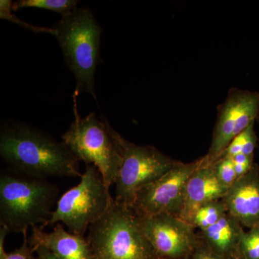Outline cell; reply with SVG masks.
<instances>
[{
    "label": "cell",
    "instance_id": "cell-1",
    "mask_svg": "<svg viewBox=\"0 0 259 259\" xmlns=\"http://www.w3.org/2000/svg\"><path fill=\"white\" fill-rule=\"evenodd\" d=\"M0 156L8 169L34 178L82 175L79 160L62 140L22 122L1 125Z\"/></svg>",
    "mask_w": 259,
    "mask_h": 259
},
{
    "label": "cell",
    "instance_id": "cell-2",
    "mask_svg": "<svg viewBox=\"0 0 259 259\" xmlns=\"http://www.w3.org/2000/svg\"><path fill=\"white\" fill-rule=\"evenodd\" d=\"M59 193V187L46 179L2 170L0 226L23 234L39 223L42 228L51 219Z\"/></svg>",
    "mask_w": 259,
    "mask_h": 259
},
{
    "label": "cell",
    "instance_id": "cell-3",
    "mask_svg": "<svg viewBox=\"0 0 259 259\" xmlns=\"http://www.w3.org/2000/svg\"><path fill=\"white\" fill-rule=\"evenodd\" d=\"M53 28L65 62L76 78L72 97L77 98L81 94L88 93L97 102L95 80L102 29L93 11L87 8H77L61 17Z\"/></svg>",
    "mask_w": 259,
    "mask_h": 259
},
{
    "label": "cell",
    "instance_id": "cell-4",
    "mask_svg": "<svg viewBox=\"0 0 259 259\" xmlns=\"http://www.w3.org/2000/svg\"><path fill=\"white\" fill-rule=\"evenodd\" d=\"M94 259H161L143 233L132 207L113 202L88 228Z\"/></svg>",
    "mask_w": 259,
    "mask_h": 259
},
{
    "label": "cell",
    "instance_id": "cell-5",
    "mask_svg": "<svg viewBox=\"0 0 259 259\" xmlns=\"http://www.w3.org/2000/svg\"><path fill=\"white\" fill-rule=\"evenodd\" d=\"M74 101V120L61 136V140L79 161L93 165L109 187L115 185L122 156L106 118L91 112L81 117L78 112L76 97Z\"/></svg>",
    "mask_w": 259,
    "mask_h": 259
},
{
    "label": "cell",
    "instance_id": "cell-6",
    "mask_svg": "<svg viewBox=\"0 0 259 259\" xmlns=\"http://www.w3.org/2000/svg\"><path fill=\"white\" fill-rule=\"evenodd\" d=\"M77 185L59 198L51 219L42 228L62 223L69 232L84 236L89 227L96 222L115 202L110 188L100 172L93 165H86Z\"/></svg>",
    "mask_w": 259,
    "mask_h": 259
},
{
    "label": "cell",
    "instance_id": "cell-7",
    "mask_svg": "<svg viewBox=\"0 0 259 259\" xmlns=\"http://www.w3.org/2000/svg\"><path fill=\"white\" fill-rule=\"evenodd\" d=\"M112 133L122 156L115 183V201L132 207L136 194L141 189L157 180L178 162L152 146H139L129 142L113 127Z\"/></svg>",
    "mask_w": 259,
    "mask_h": 259
},
{
    "label": "cell",
    "instance_id": "cell-8",
    "mask_svg": "<svg viewBox=\"0 0 259 259\" xmlns=\"http://www.w3.org/2000/svg\"><path fill=\"white\" fill-rule=\"evenodd\" d=\"M206 158L190 163H177L157 180L136 194L132 208L138 216L169 214L178 217L187 182Z\"/></svg>",
    "mask_w": 259,
    "mask_h": 259
},
{
    "label": "cell",
    "instance_id": "cell-9",
    "mask_svg": "<svg viewBox=\"0 0 259 259\" xmlns=\"http://www.w3.org/2000/svg\"><path fill=\"white\" fill-rule=\"evenodd\" d=\"M139 217L143 233L161 259H179L197 248L194 227L169 214Z\"/></svg>",
    "mask_w": 259,
    "mask_h": 259
},
{
    "label": "cell",
    "instance_id": "cell-10",
    "mask_svg": "<svg viewBox=\"0 0 259 259\" xmlns=\"http://www.w3.org/2000/svg\"><path fill=\"white\" fill-rule=\"evenodd\" d=\"M227 212L241 226H259V173L250 168L246 175L237 179L222 199Z\"/></svg>",
    "mask_w": 259,
    "mask_h": 259
},
{
    "label": "cell",
    "instance_id": "cell-11",
    "mask_svg": "<svg viewBox=\"0 0 259 259\" xmlns=\"http://www.w3.org/2000/svg\"><path fill=\"white\" fill-rule=\"evenodd\" d=\"M205 161L189 179L186 185L178 217L190 223L201 206L222 199L228 189L219 180L214 165Z\"/></svg>",
    "mask_w": 259,
    "mask_h": 259
},
{
    "label": "cell",
    "instance_id": "cell-12",
    "mask_svg": "<svg viewBox=\"0 0 259 259\" xmlns=\"http://www.w3.org/2000/svg\"><path fill=\"white\" fill-rule=\"evenodd\" d=\"M31 228L28 243L33 252L44 247L58 259H94L88 239L66 231L62 223L56 224L50 233L44 231L40 226Z\"/></svg>",
    "mask_w": 259,
    "mask_h": 259
},
{
    "label": "cell",
    "instance_id": "cell-13",
    "mask_svg": "<svg viewBox=\"0 0 259 259\" xmlns=\"http://www.w3.org/2000/svg\"><path fill=\"white\" fill-rule=\"evenodd\" d=\"M241 225L226 212L214 226L202 231L205 245L224 259H233L243 233Z\"/></svg>",
    "mask_w": 259,
    "mask_h": 259
},
{
    "label": "cell",
    "instance_id": "cell-14",
    "mask_svg": "<svg viewBox=\"0 0 259 259\" xmlns=\"http://www.w3.org/2000/svg\"><path fill=\"white\" fill-rule=\"evenodd\" d=\"M238 109V95L230 99L223 107L214 131L210 149L208 155L206 156L210 164L222 157L228 145L234 139L233 134L236 128Z\"/></svg>",
    "mask_w": 259,
    "mask_h": 259
},
{
    "label": "cell",
    "instance_id": "cell-15",
    "mask_svg": "<svg viewBox=\"0 0 259 259\" xmlns=\"http://www.w3.org/2000/svg\"><path fill=\"white\" fill-rule=\"evenodd\" d=\"M227 212L223 199L204 204L194 212L190 223L202 231L214 226Z\"/></svg>",
    "mask_w": 259,
    "mask_h": 259
},
{
    "label": "cell",
    "instance_id": "cell-16",
    "mask_svg": "<svg viewBox=\"0 0 259 259\" xmlns=\"http://www.w3.org/2000/svg\"><path fill=\"white\" fill-rule=\"evenodd\" d=\"M78 3L76 0H19L13 3L12 9L13 11L23 8L50 10L63 17L77 9Z\"/></svg>",
    "mask_w": 259,
    "mask_h": 259
},
{
    "label": "cell",
    "instance_id": "cell-17",
    "mask_svg": "<svg viewBox=\"0 0 259 259\" xmlns=\"http://www.w3.org/2000/svg\"><path fill=\"white\" fill-rule=\"evenodd\" d=\"M233 259H259V226L243 232Z\"/></svg>",
    "mask_w": 259,
    "mask_h": 259
},
{
    "label": "cell",
    "instance_id": "cell-18",
    "mask_svg": "<svg viewBox=\"0 0 259 259\" xmlns=\"http://www.w3.org/2000/svg\"><path fill=\"white\" fill-rule=\"evenodd\" d=\"M9 233L8 228L0 226V259H38L34 255V252L29 245L27 233L23 234L24 240L21 246L11 253H7L5 250V241Z\"/></svg>",
    "mask_w": 259,
    "mask_h": 259
},
{
    "label": "cell",
    "instance_id": "cell-19",
    "mask_svg": "<svg viewBox=\"0 0 259 259\" xmlns=\"http://www.w3.org/2000/svg\"><path fill=\"white\" fill-rule=\"evenodd\" d=\"M12 5H13V2L10 0H1L0 1V18L1 19L20 25V27H23L27 30H31L35 33H49L54 36L55 30L53 28L35 26V25H31V24L20 20L13 13Z\"/></svg>",
    "mask_w": 259,
    "mask_h": 259
},
{
    "label": "cell",
    "instance_id": "cell-20",
    "mask_svg": "<svg viewBox=\"0 0 259 259\" xmlns=\"http://www.w3.org/2000/svg\"><path fill=\"white\" fill-rule=\"evenodd\" d=\"M219 180L228 189L238 179L234 164L231 158L223 156L213 163Z\"/></svg>",
    "mask_w": 259,
    "mask_h": 259
},
{
    "label": "cell",
    "instance_id": "cell-21",
    "mask_svg": "<svg viewBox=\"0 0 259 259\" xmlns=\"http://www.w3.org/2000/svg\"><path fill=\"white\" fill-rule=\"evenodd\" d=\"M231 158L234 164L238 178L246 175L251 168V157L250 156H245L243 153H241Z\"/></svg>",
    "mask_w": 259,
    "mask_h": 259
},
{
    "label": "cell",
    "instance_id": "cell-22",
    "mask_svg": "<svg viewBox=\"0 0 259 259\" xmlns=\"http://www.w3.org/2000/svg\"><path fill=\"white\" fill-rule=\"evenodd\" d=\"M245 135L244 131L242 134L238 135L236 137L232 140L228 145L226 151L223 153V156L228 158H233L237 155L243 153V146H244ZM222 156V157H223Z\"/></svg>",
    "mask_w": 259,
    "mask_h": 259
},
{
    "label": "cell",
    "instance_id": "cell-23",
    "mask_svg": "<svg viewBox=\"0 0 259 259\" xmlns=\"http://www.w3.org/2000/svg\"><path fill=\"white\" fill-rule=\"evenodd\" d=\"M245 140L244 146H243V153L245 156L251 157L254 151L255 144V137L253 132V123L251 124L246 130L244 131Z\"/></svg>",
    "mask_w": 259,
    "mask_h": 259
},
{
    "label": "cell",
    "instance_id": "cell-24",
    "mask_svg": "<svg viewBox=\"0 0 259 259\" xmlns=\"http://www.w3.org/2000/svg\"><path fill=\"white\" fill-rule=\"evenodd\" d=\"M193 259H224L221 255L212 251L207 245L196 248L194 250Z\"/></svg>",
    "mask_w": 259,
    "mask_h": 259
},
{
    "label": "cell",
    "instance_id": "cell-25",
    "mask_svg": "<svg viewBox=\"0 0 259 259\" xmlns=\"http://www.w3.org/2000/svg\"><path fill=\"white\" fill-rule=\"evenodd\" d=\"M35 252H36L38 259H58L51 252L44 247L37 248Z\"/></svg>",
    "mask_w": 259,
    "mask_h": 259
}]
</instances>
